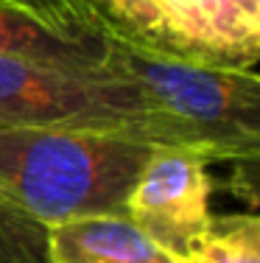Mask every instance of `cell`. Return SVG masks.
Masks as SVG:
<instances>
[{"mask_svg": "<svg viewBox=\"0 0 260 263\" xmlns=\"http://www.w3.org/2000/svg\"><path fill=\"white\" fill-rule=\"evenodd\" d=\"M151 143L90 129H0V193L42 224L123 213Z\"/></svg>", "mask_w": 260, "mask_h": 263, "instance_id": "cell-1", "label": "cell"}, {"mask_svg": "<svg viewBox=\"0 0 260 263\" xmlns=\"http://www.w3.org/2000/svg\"><path fill=\"white\" fill-rule=\"evenodd\" d=\"M101 67L129 79L140 90L157 148L190 152L204 162L260 157L257 70L185 65L115 42L107 45Z\"/></svg>", "mask_w": 260, "mask_h": 263, "instance_id": "cell-2", "label": "cell"}, {"mask_svg": "<svg viewBox=\"0 0 260 263\" xmlns=\"http://www.w3.org/2000/svg\"><path fill=\"white\" fill-rule=\"evenodd\" d=\"M104 40L185 65L257 70L260 0H73Z\"/></svg>", "mask_w": 260, "mask_h": 263, "instance_id": "cell-3", "label": "cell"}, {"mask_svg": "<svg viewBox=\"0 0 260 263\" xmlns=\"http://www.w3.org/2000/svg\"><path fill=\"white\" fill-rule=\"evenodd\" d=\"M0 129H90L151 143L140 90L109 70L0 56Z\"/></svg>", "mask_w": 260, "mask_h": 263, "instance_id": "cell-4", "label": "cell"}, {"mask_svg": "<svg viewBox=\"0 0 260 263\" xmlns=\"http://www.w3.org/2000/svg\"><path fill=\"white\" fill-rule=\"evenodd\" d=\"M207 165L190 152L154 148L123 204V216L179 263L199 247L213 221Z\"/></svg>", "mask_w": 260, "mask_h": 263, "instance_id": "cell-5", "label": "cell"}, {"mask_svg": "<svg viewBox=\"0 0 260 263\" xmlns=\"http://www.w3.org/2000/svg\"><path fill=\"white\" fill-rule=\"evenodd\" d=\"M48 263H179L123 213L73 218L48 230Z\"/></svg>", "mask_w": 260, "mask_h": 263, "instance_id": "cell-6", "label": "cell"}, {"mask_svg": "<svg viewBox=\"0 0 260 263\" xmlns=\"http://www.w3.org/2000/svg\"><path fill=\"white\" fill-rule=\"evenodd\" d=\"M107 45L109 42L95 28H65L17 6L0 3V56L67 70H104Z\"/></svg>", "mask_w": 260, "mask_h": 263, "instance_id": "cell-7", "label": "cell"}, {"mask_svg": "<svg viewBox=\"0 0 260 263\" xmlns=\"http://www.w3.org/2000/svg\"><path fill=\"white\" fill-rule=\"evenodd\" d=\"M182 263H260V221L255 213L213 218L199 247Z\"/></svg>", "mask_w": 260, "mask_h": 263, "instance_id": "cell-8", "label": "cell"}, {"mask_svg": "<svg viewBox=\"0 0 260 263\" xmlns=\"http://www.w3.org/2000/svg\"><path fill=\"white\" fill-rule=\"evenodd\" d=\"M48 230L0 193V263H48Z\"/></svg>", "mask_w": 260, "mask_h": 263, "instance_id": "cell-9", "label": "cell"}, {"mask_svg": "<svg viewBox=\"0 0 260 263\" xmlns=\"http://www.w3.org/2000/svg\"><path fill=\"white\" fill-rule=\"evenodd\" d=\"M3 3L31 11V14L42 17L48 23H56V26H65V28H90L84 23V17L78 14L73 0H3Z\"/></svg>", "mask_w": 260, "mask_h": 263, "instance_id": "cell-10", "label": "cell"}, {"mask_svg": "<svg viewBox=\"0 0 260 263\" xmlns=\"http://www.w3.org/2000/svg\"><path fill=\"white\" fill-rule=\"evenodd\" d=\"M0 3H3V0H0Z\"/></svg>", "mask_w": 260, "mask_h": 263, "instance_id": "cell-11", "label": "cell"}]
</instances>
